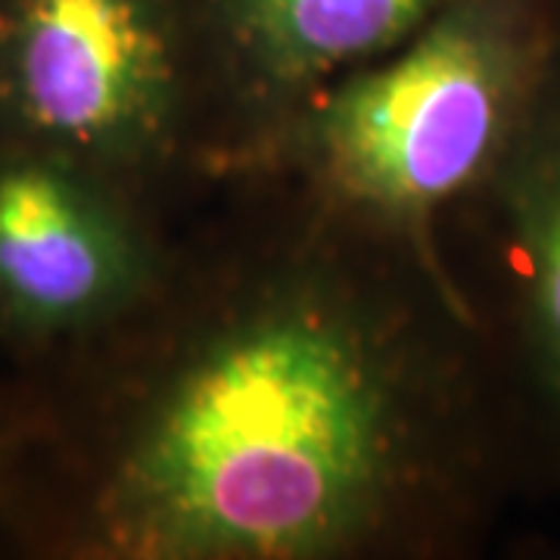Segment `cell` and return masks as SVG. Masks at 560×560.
<instances>
[{"label":"cell","instance_id":"obj_1","mask_svg":"<svg viewBox=\"0 0 560 560\" xmlns=\"http://www.w3.org/2000/svg\"><path fill=\"white\" fill-rule=\"evenodd\" d=\"M138 308L0 377V536L62 560H442L521 489L458 283L259 175Z\"/></svg>","mask_w":560,"mask_h":560},{"label":"cell","instance_id":"obj_2","mask_svg":"<svg viewBox=\"0 0 560 560\" xmlns=\"http://www.w3.org/2000/svg\"><path fill=\"white\" fill-rule=\"evenodd\" d=\"M558 60L560 0H445L399 47L327 84L209 180L290 184L452 278L442 224L504 160Z\"/></svg>","mask_w":560,"mask_h":560},{"label":"cell","instance_id":"obj_3","mask_svg":"<svg viewBox=\"0 0 560 560\" xmlns=\"http://www.w3.org/2000/svg\"><path fill=\"white\" fill-rule=\"evenodd\" d=\"M0 147L72 156L178 215L209 147L194 0H0Z\"/></svg>","mask_w":560,"mask_h":560},{"label":"cell","instance_id":"obj_4","mask_svg":"<svg viewBox=\"0 0 560 560\" xmlns=\"http://www.w3.org/2000/svg\"><path fill=\"white\" fill-rule=\"evenodd\" d=\"M523 482L560 492V60L517 140L442 224Z\"/></svg>","mask_w":560,"mask_h":560},{"label":"cell","instance_id":"obj_5","mask_svg":"<svg viewBox=\"0 0 560 560\" xmlns=\"http://www.w3.org/2000/svg\"><path fill=\"white\" fill-rule=\"evenodd\" d=\"M175 215L84 162L0 147V355L94 340L156 287Z\"/></svg>","mask_w":560,"mask_h":560},{"label":"cell","instance_id":"obj_6","mask_svg":"<svg viewBox=\"0 0 560 560\" xmlns=\"http://www.w3.org/2000/svg\"><path fill=\"white\" fill-rule=\"evenodd\" d=\"M445 0H194L206 180L327 84L374 62Z\"/></svg>","mask_w":560,"mask_h":560}]
</instances>
